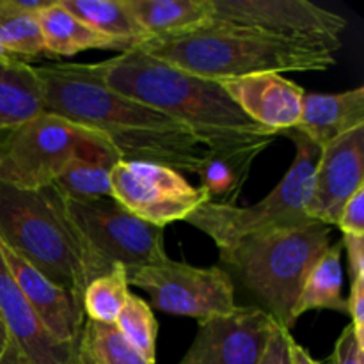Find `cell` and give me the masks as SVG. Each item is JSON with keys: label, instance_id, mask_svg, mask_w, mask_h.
I'll list each match as a JSON object with an SVG mask.
<instances>
[{"label": "cell", "instance_id": "obj_1", "mask_svg": "<svg viewBox=\"0 0 364 364\" xmlns=\"http://www.w3.org/2000/svg\"><path fill=\"white\" fill-rule=\"evenodd\" d=\"M34 71L41 82L45 112L102 134L123 162L198 174L208 156L210 149L183 124L103 85L89 64L57 63Z\"/></svg>", "mask_w": 364, "mask_h": 364}, {"label": "cell", "instance_id": "obj_2", "mask_svg": "<svg viewBox=\"0 0 364 364\" xmlns=\"http://www.w3.org/2000/svg\"><path fill=\"white\" fill-rule=\"evenodd\" d=\"M89 68L109 89L183 124L210 151H265L279 137L245 116L219 82L196 77L146 53L130 50Z\"/></svg>", "mask_w": 364, "mask_h": 364}, {"label": "cell", "instance_id": "obj_3", "mask_svg": "<svg viewBox=\"0 0 364 364\" xmlns=\"http://www.w3.org/2000/svg\"><path fill=\"white\" fill-rule=\"evenodd\" d=\"M134 50L215 82L255 73L326 71L336 63L326 48L224 23L144 39Z\"/></svg>", "mask_w": 364, "mask_h": 364}, {"label": "cell", "instance_id": "obj_4", "mask_svg": "<svg viewBox=\"0 0 364 364\" xmlns=\"http://www.w3.org/2000/svg\"><path fill=\"white\" fill-rule=\"evenodd\" d=\"M0 242L53 284L84 297L98 276L55 188L21 191L0 183Z\"/></svg>", "mask_w": 364, "mask_h": 364}, {"label": "cell", "instance_id": "obj_5", "mask_svg": "<svg viewBox=\"0 0 364 364\" xmlns=\"http://www.w3.org/2000/svg\"><path fill=\"white\" fill-rule=\"evenodd\" d=\"M333 228L322 223L252 235L219 249L228 276L237 281L283 329L297 323L295 308L309 270L331 245Z\"/></svg>", "mask_w": 364, "mask_h": 364}, {"label": "cell", "instance_id": "obj_6", "mask_svg": "<svg viewBox=\"0 0 364 364\" xmlns=\"http://www.w3.org/2000/svg\"><path fill=\"white\" fill-rule=\"evenodd\" d=\"M77 160L116 166L121 156L98 132L43 112L0 137V183L50 187Z\"/></svg>", "mask_w": 364, "mask_h": 364}, {"label": "cell", "instance_id": "obj_7", "mask_svg": "<svg viewBox=\"0 0 364 364\" xmlns=\"http://www.w3.org/2000/svg\"><path fill=\"white\" fill-rule=\"evenodd\" d=\"M283 135L294 139L295 159L283 180L269 196L251 206L205 201L185 219L208 235L219 249L252 235L316 223L308 217L306 206L311 196L313 174L322 149L297 130H288Z\"/></svg>", "mask_w": 364, "mask_h": 364}, {"label": "cell", "instance_id": "obj_8", "mask_svg": "<svg viewBox=\"0 0 364 364\" xmlns=\"http://www.w3.org/2000/svg\"><path fill=\"white\" fill-rule=\"evenodd\" d=\"M64 208L98 276L109 272L114 265H121L128 274L169 259L164 245V228L144 223L114 198L91 201L64 199Z\"/></svg>", "mask_w": 364, "mask_h": 364}, {"label": "cell", "instance_id": "obj_9", "mask_svg": "<svg viewBox=\"0 0 364 364\" xmlns=\"http://www.w3.org/2000/svg\"><path fill=\"white\" fill-rule=\"evenodd\" d=\"M127 277L128 284L148 294L149 308L167 315L191 316L199 322L237 309L235 284L220 267H194L169 258L160 265L128 272Z\"/></svg>", "mask_w": 364, "mask_h": 364}, {"label": "cell", "instance_id": "obj_10", "mask_svg": "<svg viewBox=\"0 0 364 364\" xmlns=\"http://www.w3.org/2000/svg\"><path fill=\"white\" fill-rule=\"evenodd\" d=\"M210 23L252 28L334 53L347 20L308 0H212Z\"/></svg>", "mask_w": 364, "mask_h": 364}, {"label": "cell", "instance_id": "obj_11", "mask_svg": "<svg viewBox=\"0 0 364 364\" xmlns=\"http://www.w3.org/2000/svg\"><path fill=\"white\" fill-rule=\"evenodd\" d=\"M110 188L123 208L159 228L185 220L208 201L181 173L146 162H117L110 171Z\"/></svg>", "mask_w": 364, "mask_h": 364}, {"label": "cell", "instance_id": "obj_12", "mask_svg": "<svg viewBox=\"0 0 364 364\" xmlns=\"http://www.w3.org/2000/svg\"><path fill=\"white\" fill-rule=\"evenodd\" d=\"M276 326L256 306L199 320L194 341L178 364H259Z\"/></svg>", "mask_w": 364, "mask_h": 364}, {"label": "cell", "instance_id": "obj_13", "mask_svg": "<svg viewBox=\"0 0 364 364\" xmlns=\"http://www.w3.org/2000/svg\"><path fill=\"white\" fill-rule=\"evenodd\" d=\"M0 316L9 345L0 364H78V345L60 343L45 326L18 284L0 251Z\"/></svg>", "mask_w": 364, "mask_h": 364}, {"label": "cell", "instance_id": "obj_14", "mask_svg": "<svg viewBox=\"0 0 364 364\" xmlns=\"http://www.w3.org/2000/svg\"><path fill=\"white\" fill-rule=\"evenodd\" d=\"M361 187H364V127L322 148L306 213L316 223L336 226L343 205Z\"/></svg>", "mask_w": 364, "mask_h": 364}, {"label": "cell", "instance_id": "obj_15", "mask_svg": "<svg viewBox=\"0 0 364 364\" xmlns=\"http://www.w3.org/2000/svg\"><path fill=\"white\" fill-rule=\"evenodd\" d=\"M0 251L14 283L18 284L45 329L60 343L78 345L85 322L82 297L53 284L25 259L7 249L2 242H0Z\"/></svg>", "mask_w": 364, "mask_h": 364}, {"label": "cell", "instance_id": "obj_16", "mask_svg": "<svg viewBox=\"0 0 364 364\" xmlns=\"http://www.w3.org/2000/svg\"><path fill=\"white\" fill-rule=\"evenodd\" d=\"M224 91L256 124L283 135L299 124L306 91L281 73H255L219 80Z\"/></svg>", "mask_w": 364, "mask_h": 364}, {"label": "cell", "instance_id": "obj_17", "mask_svg": "<svg viewBox=\"0 0 364 364\" xmlns=\"http://www.w3.org/2000/svg\"><path fill=\"white\" fill-rule=\"evenodd\" d=\"M359 127H364V87L334 95L306 92L294 130L322 149Z\"/></svg>", "mask_w": 364, "mask_h": 364}, {"label": "cell", "instance_id": "obj_18", "mask_svg": "<svg viewBox=\"0 0 364 364\" xmlns=\"http://www.w3.org/2000/svg\"><path fill=\"white\" fill-rule=\"evenodd\" d=\"M146 39L178 36L212 21V0H127Z\"/></svg>", "mask_w": 364, "mask_h": 364}, {"label": "cell", "instance_id": "obj_19", "mask_svg": "<svg viewBox=\"0 0 364 364\" xmlns=\"http://www.w3.org/2000/svg\"><path fill=\"white\" fill-rule=\"evenodd\" d=\"M46 52L52 59L73 57L84 50H116L124 53V46L107 38L64 9L59 0L38 16Z\"/></svg>", "mask_w": 364, "mask_h": 364}, {"label": "cell", "instance_id": "obj_20", "mask_svg": "<svg viewBox=\"0 0 364 364\" xmlns=\"http://www.w3.org/2000/svg\"><path fill=\"white\" fill-rule=\"evenodd\" d=\"M55 0H0V43L23 63L52 59L38 16Z\"/></svg>", "mask_w": 364, "mask_h": 364}, {"label": "cell", "instance_id": "obj_21", "mask_svg": "<svg viewBox=\"0 0 364 364\" xmlns=\"http://www.w3.org/2000/svg\"><path fill=\"white\" fill-rule=\"evenodd\" d=\"M43 112L45 100L34 66H0V137Z\"/></svg>", "mask_w": 364, "mask_h": 364}, {"label": "cell", "instance_id": "obj_22", "mask_svg": "<svg viewBox=\"0 0 364 364\" xmlns=\"http://www.w3.org/2000/svg\"><path fill=\"white\" fill-rule=\"evenodd\" d=\"M259 149H231L210 151L203 162L198 176L206 199L220 205H235L240 191L247 181L251 167Z\"/></svg>", "mask_w": 364, "mask_h": 364}, {"label": "cell", "instance_id": "obj_23", "mask_svg": "<svg viewBox=\"0 0 364 364\" xmlns=\"http://www.w3.org/2000/svg\"><path fill=\"white\" fill-rule=\"evenodd\" d=\"M341 242L331 244L318 262L309 270L306 283L302 287L295 318L315 309H331V311L347 315V299L343 297V267H341Z\"/></svg>", "mask_w": 364, "mask_h": 364}, {"label": "cell", "instance_id": "obj_24", "mask_svg": "<svg viewBox=\"0 0 364 364\" xmlns=\"http://www.w3.org/2000/svg\"><path fill=\"white\" fill-rule=\"evenodd\" d=\"M75 18L107 38L116 39L124 52L146 39L144 31L132 14L127 0H59Z\"/></svg>", "mask_w": 364, "mask_h": 364}, {"label": "cell", "instance_id": "obj_25", "mask_svg": "<svg viewBox=\"0 0 364 364\" xmlns=\"http://www.w3.org/2000/svg\"><path fill=\"white\" fill-rule=\"evenodd\" d=\"M78 364H155L139 354L116 323L85 318L78 340Z\"/></svg>", "mask_w": 364, "mask_h": 364}, {"label": "cell", "instance_id": "obj_26", "mask_svg": "<svg viewBox=\"0 0 364 364\" xmlns=\"http://www.w3.org/2000/svg\"><path fill=\"white\" fill-rule=\"evenodd\" d=\"M128 287L127 270L121 265H114L109 272L96 277L89 283L82 297L85 316L95 322L116 323L117 315L130 295Z\"/></svg>", "mask_w": 364, "mask_h": 364}, {"label": "cell", "instance_id": "obj_27", "mask_svg": "<svg viewBox=\"0 0 364 364\" xmlns=\"http://www.w3.org/2000/svg\"><path fill=\"white\" fill-rule=\"evenodd\" d=\"M112 167L110 164L77 160L57 178L52 187L64 199H71V201L112 198V188H110Z\"/></svg>", "mask_w": 364, "mask_h": 364}, {"label": "cell", "instance_id": "obj_28", "mask_svg": "<svg viewBox=\"0 0 364 364\" xmlns=\"http://www.w3.org/2000/svg\"><path fill=\"white\" fill-rule=\"evenodd\" d=\"M116 327L139 354L155 363L159 322L148 302L134 294L128 295L123 309L117 315Z\"/></svg>", "mask_w": 364, "mask_h": 364}, {"label": "cell", "instance_id": "obj_29", "mask_svg": "<svg viewBox=\"0 0 364 364\" xmlns=\"http://www.w3.org/2000/svg\"><path fill=\"white\" fill-rule=\"evenodd\" d=\"M336 226L343 231V235L364 237V187L345 203Z\"/></svg>", "mask_w": 364, "mask_h": 364}, {"label": "cell", "instance_id": "obj_30", "mask_svg": "<svg viewBox=\"0 0 364 364\" xmlns=\"http://www.w3.org/2000/svg\"><path fill=\"white\" fill-rule=\"evenodd\" d=\"M331 364H364V345L359 343L350 326L338 336Z\"/></svg>", "mask_w": 364, "mask_h": 364}, {"label": "cell", "instance_id": "obj_31", "mask_svg": "<svg viewBox=\"0 0 364 364\" xmlns=\"http://www.w3.org/2000/svg\"><path fill=\"white\" fill-rule=\"evenodd\" d=\"M290 331L283 329V327H274L272 334L269 338L265 352L262 355L259 364H291L290 363V341H291Z\"/></svg>", "mask_w": 364, "mask_h": 364}, {"label": "cell", "instance_id": "obj_32", "mask_svg": "<svg viewBox=\"0 0 364 364\" xmlns=\"http://www.w3.org/2000/svg\"><path fill=\"white\" fill-rule=\"evenodd\" d=\"M347 315L355 338L364 345V279H352L350 295L347 299Z\"/></svg>", "mask_w": 364, "mask_h": 364}, {"label": "cell", "instance_id": "obj_33", "mask_svg": "<svg viewBox=\"0 0 364 364\" xmlns=\"http://www.w3.org/2000/svg\"><path fill=\"white\" fill-rule=\"evenodd\" d=\"M341 245L347 249L352 279H364V237L343 235Z\"/></svg>", "mask_w": 364, "mask_h": 364}, {"label": "cell", "instance_id": "obj_34", "mask_svg": "<svg viewBox=\"0 0 364 364\" xmlns=\"http://www.w3.org/2000/svg\"><path fill=\"white\" fill-rule=\"evenodd\" d=\"M290 363L291 364H322L316 359H313V355L306 350L304 347L297 343V341L291 338L290 341Z\"/></svg>", "mask_w": 364, "mask_h": 364}, {"label": "cell", "instance_id": "obj_35", "mask_svg": "<svg viewBox=\"0 0 364 364\" xmlns=\"http://www.w3.org/2000/svg\"><path fill=\"white\" fill-rule=\"evenodd\" d=\"M18 64H27L20 59L18 55L11 53L6 46L0 43V66H18Z\"/></svg>", "mask_w": 364, "mask_h": 364}, {"label": "cell", "instance_id": "obj_36", "mask_svg": "<svg viewBox=\"0 0 364 364\" xmlns=\"http://www.w3.org/2000/svg\"><path fill=\"white\" fill-rule=\"evenodd\" d=\"M7 345H9V336H7L6 326H4L2 316H0V363H2L4 355H6Z\"/></svg>", "mask_w": 364, "mask_h": 364}]
</instances>
